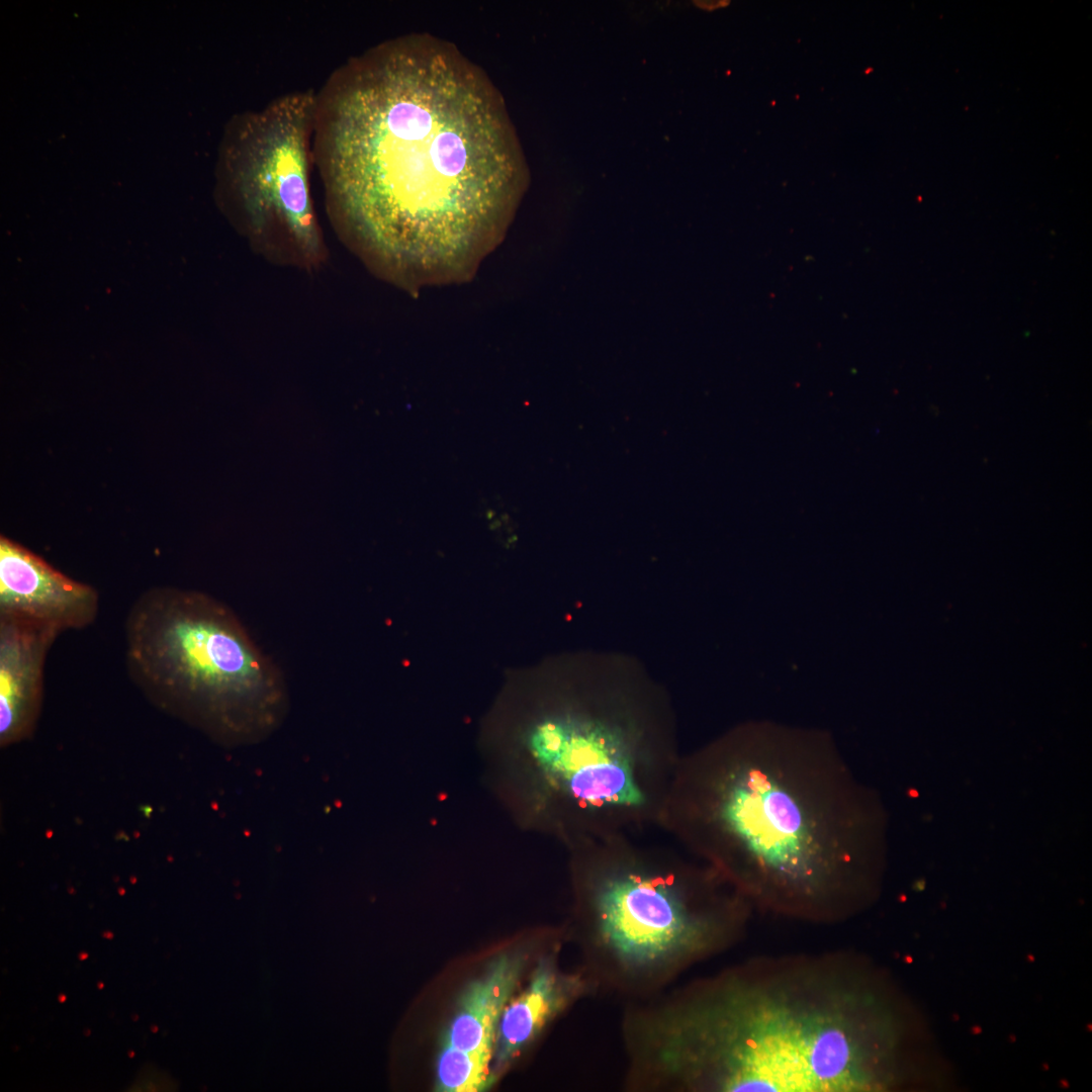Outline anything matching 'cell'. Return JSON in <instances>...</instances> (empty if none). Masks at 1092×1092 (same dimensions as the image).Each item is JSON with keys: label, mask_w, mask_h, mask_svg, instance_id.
<instances>
[{"label": "cell", "mask_w": 1092, "mask_h": 1092, "mask_svg": "<svg viewBox=\"0 0 1092 1092\" xmlns=\"http://www.w3.org/2000/svg\"><path fill=\"white\" fill-rule=\"evenodd\" d=\"M103 986H104V985H103V983H102V982H99V983H98V987H99L100 989H102V988H103Z\"/></svg>", "instance_id": "cell-17"}, {"label": "cell", "mask_w": 1092, "mask_h": 1092, "mask_svg": "<svg viewBox=\"0 0 1092 1092\" xmlns=\"http://www.w3.org/2000/svg\"><path fill=\"white\" fill-rule=\"evenodd\" d=\"M315 91H294L233 118L219 165L221 201L266 256L310 267L324 243L310 195Z\"/></svg>", "instance_id": "cell-7"}, {"label": "cell", "mask_w": 1092, "mask_h": 1092, "mask_svg": "<svg viewBox=\"0 0 1092 1092\" xmlns=\"http://www.w3.org/2000/svg\"><path fill=\"white\" fill-rule=\"evenodd\" d=\"M492 1051H463L443 1042L437 1060V1090L479 1092L494 1081Z\"/></svg>", "instance_id": "cell-12"}, {"label": "cell", "mask_w": 1092, "mask_h": 1092, "mask_svg": "<svg viewBox=\"0 0 1092 1092\" xmlns=\"http://www.w3.org/2000/svg\"><path fill=\"white\" fill-rule=\"evenodd\" d=\"M98 611L99 595L93 586L72 579L17 542L0 537V615L63 633L92 625Z\"/></svg>", "instance_id": "cell-8"}, {"label": "cell", "mask_w": 1092, "mask_h": 1092, "mask_svg": "<svg viewBox=\"0 0 1092 1092\" xmlns=\"http://www.w3.org/2000/svg\"><path fill=\"white\" fill-rule=\"evenodd\" d=\"M61 633L32 621L0 615V741L28 737L42 702L48 653Z\"/></svg>", "instance_id": "cell-9"}, {"label": "cell", "mask_w": 1092, "mask_h": 1092, "mask_svg": "<svg viewBox=\"0 0 1092 1092\" xmlns=\"http://www.w3.org/2000/svg\"><path fill=\"white\" fill-rule=\"evenodd\" d=\"M124 660L153 702L222 744L260 742L288 713L279 666L228 605L201 590L143 592L124 621Z\"/></svg>", "instance_id": "cell-6"}, {"label": "cell", "mask_w": 1092, "mask_h": 1092, "mask_svg": "<svg viewBox=\"0 0 1092 1092\" xmlns=\"http://www.w3.org/2000/svg\"><path fill=\"white\" fill-rule=\"evenodd\" d=\"M576 932L596 995L642 1001L735 945L754 912L691 855L613 835L573 846Z\"/></svg>", "instance_id": "cell-4"}, {"label": "cell", "mask_w": 1092, "mask_h": 1092, "mask_svg": "<svg viewBox=\"0 0 1092 1092\" xmlns=\"http://www.w3.org/2000/svg\"><path fill=\"white\" fill-rule=\"evenodd\" d=\"M66 999H67V997H66V995H64V994H61V995L59 996V1001H60L61 1003L65 1002V1001H66Z\"/></svg>", "instance_id": "cell-15"}, {"label": "cell", "mask_w": 1092, "mask_h": 1092, "mask_svg": "<svg viewBox=\"0 0 1092 1092\" xmlns=\"http://www.w3.org/2000/svg\"><path fill=\"white\" fill-rule=\"evenodd\" d=\"M529 943L503 952L470 982L458 1000L443 1042L463 1051H492L500 1015L530 966Z\"/></svg>", "instance_id": "cell-11"}, {"label": "cell", "mask_w": 1092, "mask_h": 1092, "mask_svg": "<svg viewBox=\"0 0 1092 1092\" xmlns=\"http://www.w3.org/2000/svg\"><path fill=\"white\" fill-rule=\"evenodd\" d=\"M627 1092H861L902 1081L904 1023L843 950L754 958L629 1002Z\"/></svg>", "instance_id": "cell-2"}, {"label": "cell", "mask_w": 1092, "mask_h": 1092, "mask_svg": "<svg viewBox=\"0 0 1092 1092\" xmlns=\"http://www.w3.org/2000/svg\"><path fill=\"white\" fill-rule=\"evenodd\" d=\"M157 1029H158V1027H157V1026H153V1027H152V1030H153V1032H156V1030H157Z\"/></svg>", "instance_id": "cell-18"}, {"label": "cell", "mask_w": 1092, "mask_h": 1092, "mask_svg": "<svg viewBox=\"0 0 1092 1092\" xmlns=\"http://www.w3.org/2000/svg\"><path fill=\"white\" fill-rule=\"evenodd\" d=\"M867 803L828 741L750 728L679 758L659 827L753 910L831 924L869 894Z\"/></svg>", "instance_id": "cell-3"}, {"label": "cell", "mask_w": 1092, "mask_h": 1092, "mask_svg": "<svg viewBox=\"0 0 1092 1092\" xmlns=\"http://www.w3.org/2000/svg\"><path fill=\"white\" fill-rule=\"evenodd\" d=\"M128 1056H129L130 1058H133V1057H134V1052H129V1053H128Z\"/></svg>", "instance_id": "cell-16"}, {"label": "cell", "mask_w": 1092, "mask_h": 1092, "mask_svg": "<svg viewBox=\"0 0 1092 1092\" xmlns=\"http://www.w3.org/2000/svg\"><path fill=\"white\" fill-rule=\"evenodd\" d=\"M86 959H88V953L87 952L83 951V952L79 953V960L84 961Z\"/></svg>", "instance_id": "cell-13"}, {"label": "cell", "mask_w": 1092, "mask_h": 1092, "mask_svg": "<svg viewBox=\"0 0 1092 1092\" xmlns=\"http://www.w3.org/2000/svg\"><path fill=\"white\" fill-rule=\"evenodd\" d=\"M522 749L533 812L572 846L659 826L680 758L656 697L603 686L540 711Z\"/></svg>", "instance_id": "cell-5"}, {"label": "cell", "mask_w": 1092, "mask_h": 1092, "mask_svg": "<svg viewBox=\"0 0 1092 1092\" xmlns=\"http://www.w3.org/2000/svg\"><path fill=\"white\" fill-rule=\"evenodd\" d=\"M102 936L111 939V938H113V933H111V932H103Z\"/></svg>", "instance_id": "cell-14"}, {"label": "cell", "mask_w": 1092, "mask_h": 1092, "mask_svg": "<svg viewBox=\"0 0 1092 1092\" xmlns=\"http://www.w3.org/2000/svg\"><path fill=\"white\" fill-rule=\"evenodd\" d=\"M557 948L539 956L528 982L506 1005L496 1028L494 1072L509 1065L564 1010L586 996L596 995L590 981L579 968L560 970Z\"/></svg>", "instance_id": "cell-10"}, {"label": "cell", "mask_w": 1092, "mask_h": 1092, "mask_svg": "<svg viewBox=\"0 0 1092 1092\" xmlns=\"http://www.w3.org/2000/svg\"><path fill=\"white\" fill-rule=\"evenodd\" d=\"M312 163L335 230L405 287L467 279L528 176L499 92L429 34L378 43L330 75L315 92Z\"/></svg>", "instance_id": "cell-1"}]
</instances>
